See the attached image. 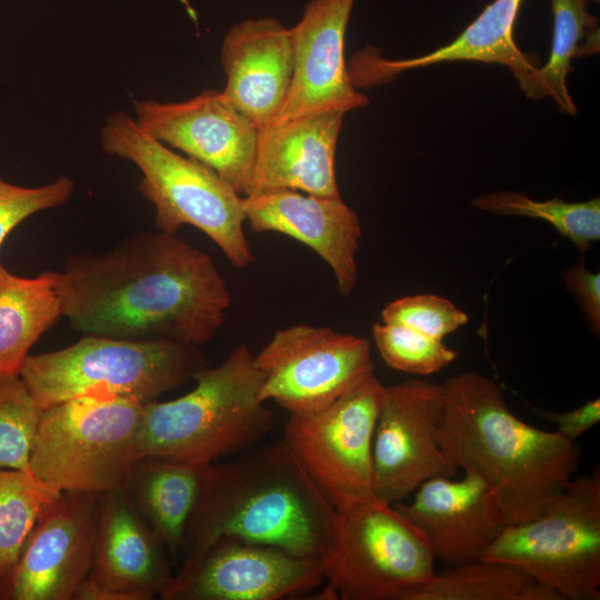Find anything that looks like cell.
<instances>
[{
  "mask_svg": "<svg viewBox=\"0 0 600 600\" xmlns=\"http://www.w3.org/2000/svg\"><path fill=\"white\" fill-rule=\"evenodd\" d=\"M56 284L62 317L74 330L114 339L202 347L231 304L213 259L160 230L69 256Z\"/></svg>",
  "mask_w": 600,
  "mask_h": 600,
  "instance_id": "cell-1",
  "label": "cell"
},
{
  "mask_svg": "<svg viewBox=\"0 0 600 600\" xmlns=\"http://www.w3.org/2000/svg\"><path fill=\"white\" fill-rule=\"evenodd\" d=\"M334 528V506L278 439L206 467L180 558L230 537L323 559Z\"/></svg>",
  "mask_w": 600,
  "mask_h": 600,
  "instance_id": "cell-2",
  "label": "cell"
},
{
  "mask_svg": "<svg viewBox=\"0 0 600 600\" xmlns=\"http://www.w3.org/2000/svg\"><path fill=\"white\" fill-rule=\"evenodd\" d=\"M441 386L438 438L450 463L493 488L507 524L543 513L574 477L576 442L521 420L498 383L479 372Z\"/></svg>",
  "mask_w": 600,
  "mask_h": 600,
  "instance_id": "cell-3",
  "label": "cell"
},
{
  "mask_svg": "<svg viewBox=\"0 0 600 600\" xmlns=\"http://www.w3.org/2000/svg\"><path fill=\"white\" fill-rule=\"evenodd\" d=\"M193 380L180 398L144 403L142 457L208 466L262 443L274 416L259 398L262 377L246 343Z\"/></svg>",
  "mask_w": 600,
  "mask_h": 600,
  "instance_id": "cell-4",
  "label": "cell"
},
{
  "mask_svg": "<svg viewBox=\"0 0 600 600\" xmlns=\"http://www.w3.org/2000/svg\"><path fill=\"white\" fill-rule=\"evenodd\" d=\"M101 144L106 153L141 172L138 190L153 206L158 230L177 234L182 226H192L232 267L246 269L254 262L243 230L242 196L217 172L154 139L123 111L106 120Z\"/></svg>",
  "mask_w": 600,
  "mask_h": 600,
  "instance_id": "cell-5",
  "label": "cell"
},
{
  "mask_svg": "<svg viewBox=\"0 0 600 600\" xmlns=\"http://www.w3.org/2000/svg\"><path fill=\"white\" fill-rule=\"evenodd\" d=\"M204 367L200 347L84 334L63 349L30 354L20 377L44 410L90 394L147 403L193 380Z\"/></svg>",
  "mask_w": 600,
  "mask_h": 600,
  "instance_id": "cell-6",
  "label": "cell"
},
{
  "mask_svg": "<svg viewBox=\"0 0 600 600\" xmlns=\"http://www.w3.org/2000/svg\"><path fill=\"white\" fill-rule=\"evenodd\" d=\"M144 403L81 396L43 410L30 472L58 491L100 496L121 489L142 457Z\"/></svg>",
  "mask_w": 600,
  "mask_h": 600,
  "instance_id": "cell-7",
  "label": "cell"
},
{
  "mask_svg": "<svg viewBox=\"0 0 600 600\" xmlns=\"http://www.w3.org/2000/svg\"><path fill=\"white\" fill-rule=\"evenodd\" d=\"M336 508L323 577L343 600H408L434 573L422 532L394 504L376 497Z\"/></svg>",
  "mask_w": 600,
  "mask_h": 600,
  "instance_id": "cell-8",
  "label": "cell"
},
{
  "mask_svg": "<svg viewBox=\"0 0 600 600\" xmlns=\"http://www.w3.org/2000/svg\"><path fill=\"white\" fill-rule=\"evenodd\" d=\"M482 560L510 564L562 600L600 599V471L573 477L540 516L507 524Z\"/></svg>",
  "mask_w": 600,
  "mask_h": 600,
  "instance_id": "cell-9",
  "label": "cell"
},
{
  "mask_svg": "<svg viewBox=\"0 0 600 600\" xmlns=\"http://www.w3.org/2000/svg\"><path fill=\"white\" fill-rule=\"evenodd\" d=\"M384 386L374 373L327 407L290 414L283 440L334 507L373 493L372 447Z\"/></svg>",
  "mask_w": 600,
  "mask_h": 600,
  "instance_id": "cell-10",
  "label": "cell"
},
{
  "mask_svg": "<svg viewBox=\"0 0 600 600\" xmlns=\"http://www.w3.org/2000/svg\"><path fill=\"white\" fill-rule=\"evenodd\" d=\"M254 364L260 400L290 414L320 410L374 373L367 339L304 323L277 330Z\"/></svg>",
  "mask_w": 600,
  "mask_h": 600,
  "instance_id": "cell-11",
  "label": "cell"
},
{
  "mask_svg": "<svg viewBox=\"0 0 600 600\" xmlns=\"http://www.w3.org/2000/svg\"><path fill=\"white\" fill-rule=\"evenodd\" d=\"M323 560L222 537L183 561L163 600H280L319 587Z\"/></svg>",
  "mask_w": 600,
  "mask_h": 600,
  "instance_id": "cell-12",
  "label": "cell"
},
{
  "mask_svg": "<svg viewBox=\"0 0 600 600\" xmlns=\"http://www.w3.org/2000/svg\"><path fill=\"white\" fill-rule=\"evenodd\" d=\"M441 400V383L413 378L384 386L372 447L379 500L402 502L424 481L456 476L438 438Z\"/></svg>",
  "mask_w": 600,
  "mask_h": 600,
  "instance_id": "cell-13",
  "label": "cell"
},
{
  "mask_svg": "<svg viewBox=\"0 0 600 600\" xmlns=\"http://www.w3.org/2000/svg\"><path fill=\"white\" fill-rule=\"evenodd\" d=\"M134 120L148 134L212 169L247 196L260 130L222 91L208 89L183 101H136Z\"/></svg>",
  "mask_w": 600,
  "mask_h": 600,
  "instance_id": "cell-14",
  "label": "cell"
},
{
  "mask_svg": "<svg viewBox=\"0 0 600 600\" xmlns=\"http://www.w3.org/2000/svg\"><path fill=\"white\" fill-rule=\"evenodd\" d=\"M96 494L62 491L33 527L0 599L71 600L88 577L96 536Z\"/></svg>",
  "mask_w": 600,
  "mask_h": 600,
  "instance_id": "cell-15",
  "label": "cell"
},
{
  "mask_svg": "<svg viewBox=\"0 0 600 600\" xmlns=\"http://www.w3.org/2000/svg\"><path fill=\"white\" fill-rule=\"evenodd\" d=\"M168 551L123 489L98 497L91 567L77 600H150L174 573Z\"/></svg>",
  "mask_w": 600,
  "mask_h": 600,
  "instance_id": "cell-16",
  "label": "cell"
},
{
  "mask_svg": "<svg viewBox=\"0 0 600 600\" xmlns=\"http://www.w3.org/2000/svg\"><path fill=\"white\" fill-rule=\"evenodd\" d=\"M356 0H309L290 28L293 74L283 106L270 126L322 112L348 113L369 103L353 86L344 59ZM269 126V127H270Z\"/></svg>",
  "mask_w": 600,
  "mask_h": 600,
  "instance_id": "cell-17",
  "label": "cell"
},
{
  "mask_svg": "<svg viewBox=\"0 0 600 600\" xmlns=\"http://www.w3.org/2000/svg\"><path fill=\"white\" fill-rule=\"evenodd\" d=\"M394 507L424 536L436 559L449 567L482 559L507 526L493 488L479 474L437 477Z\"/></svg>",
  "mask_w": 600,
  "mask_h": 600,
  "instance_id": "cell-18",
  "label": "cell"
},
{
  "mask_svg": "<svg viewBox=\"0 0 600 600\" xmlns=\"http://www.w3.org/2000/svg\"><path fill=\"white\" fill-rule=\"evenodd\" d=\"M242 207L253 232H278L302 242L330 267L337 291L343 297L352 293L362 229L340 196L274 189L242 197Z\"/></svg>",
  "mask_w": 600,
  "mask_h": 600,
  "instance_id": "cell-19",
  "label": "cell"
},
{
  "mask_svg": "<svg viewBox=\"0 0 600 600\" xmlns=\"http://www.w3.org/2000/svg\"><path fill=\"white\" fill-rule=\"evenodd\" d=\"M224 97L259 130L268 128L288 96L293 74L290 28L273 17L234 23L220 46Z\"/></svg>",
  "mask_w": 600,
  "mask_h": 600,
  "instance_id": "cell-20",
  "label": "cell"
},
{
  "mask_svg": "<svg viewBox=\"0 0 600 600\" xmlns=\"http://www.w3.org/2000/svg\"><path fill=\"white\" fill-rule=\"evenodd\" d=\"M344 114L322 112L260 130L247 196L274 189L340 196L336 152Z\"/></svg>",
  "mask_w": 600,
  "mask_h": 600,
  "instance_id": "cell-21",
  "label": "cell"
},
{
  "mask_svg": "<svg viewBox=\"0 0 600 600\" xmlns=\"http://www.w3.org/2000/svg\"><path fill=\"white\" fill-rule=\"evenodd\" d=\"M522 0H493L450 43L424 56L392 60L366 49L354 58L349 74L354 87L374 86L412 69L450 61H478L507 67L526 94L539 59L520 50L513 28Z\"/></svg>",
  "mask_w": 600,
  "mask_h": 600,
  "instance_id": "cell-22",
  "label": "cell"
},
{
  "mask_svg": "<svg viewBox=\"0 0 600 600\" xmlns=\"http://www.w3.org/2000/svg\"><path fill=\"white\" fill-rule=\"evenodd\" d=\"M206 467L144 456L132 466L121 488L172 559L180 558Z\"/></svg>",
  "mask_w": 600,
  "mask_h": 600,
  "instance_id": "cell-23",
  "label": "cell"
},
{
  "mask_svg": "<svg viewBox=\"0 0 600 600\" xmlns=\"http://www.w3.org/2000/svg\"><path fill=\"white\" fill-rule=\"evenodd\" d=\"M61 317L56 271L26 278L0 260V374H20L33 344Z\"/></svg>",
  "mask_w": 600,
  "mask_h": 600,
  "instance_id": "cell-24",
  "label": "cell"
},
{
  "mask_svg": "<svg viewBox=\"0 0 600 600\" xmlns=\"http://www.w3.org/2000/svg\"><path fill=\"white\" fill-rule=\"evenodd\" d=\"M599 0H550L553 14V34L548 61L531 73L524 96L539 100L551 98L560 112L577 113L569 93L567 78L574 58L599 51L598 19L589 10L590 2Z\"/></svg>",
  "mask_w": 600,
  "mask_h": 600,
  "instance_id": "cell-25",
  "label": "cell"
},
{
  "mask_svg": "<svg viewBox=\"0 0 600 600\" xmlns=\"http://www.w3.org/2000/svg\"><path fill=\"white\" fill-rule=\"evenodd\" d=\"M408 600H562L550 588L507 563L476 560L436 572Z\"/></svg>",
  "mask_w": 600,
  "mask_h": 600,
  "instance_id": "cell-26",
  "label": "cell"
},
{
  "mask_svg": "<svg viewBox=\"0 0 600 600\" xmlns=\"http://www.w3.org/2000/svg\"><path fill=\"white\" fill-rule=\"evenodd\" d=\"M60 493L31 472L0 468V581L12 572L37 521Z\"/></svg>",
  "mask_w": 600,
  "mask_h": 600,
  "instance_id": "cell-27",
  "label": "cell"
},
{
  "mask_svg": "<svg viewBox=\"0 0 600 600\" xmlns=\"http://www.w3.org/2000/svg\"><path fill=\"white\" fill-rule=\"evenodd\" d=\"M473 208L501 214L540 219L551 224L584 254L600 240V200L568 202L558 198L537 201L516 191H494L477 197Z\"/></svg>",
  "mask_w": 600,
  "mask_h": 600,
  "instance_id": "cell-28",
  "label": "cell"
},
{
  "mask_svg": "<svg viewBox=\"0 0 600 600\" xmlns=\"http://www.w3.org/2000/svg\"><path fill=\"white\" fill-rule=\"evenodd\" d=\"M42 412L20 374H0V468L30 472Z\"/></svg>",
  "mask_w": 600,
  "mask_h": 600,
  "instance_id": "cell-29",
  "label": "cell"
},
{
  "mask_svg": "<svg viewBox=\"0 0 600 600\" xmlns=\"http://www.w3.org/2000/svg\"><path fill=\"white\" fill-rule=\"evenodd\" d=\"M376 348L392 369L416 376H428L453 362L458 352L443 340L399 324L379 322L372 326Z\"/></svg>",
  "mask_w": 600,
  "mask_h": 600,
  "instance_id": "cell-30",
  "label": "cell"
},
{
  "mask_svg": "<svg viewBox=\"0 0 600 600\" xmlns=\"http://www.w3.org/2000/svg\"><path fill=\"white\" fill-rule=\"evenodd\" d=\"M382 322L403 326L441 339L469 320L468 314L443 297L424 293L390 301L381 311Z\"/></svg>",
  "mask_w": 600,
  "mask_h": 600,
  "instance_id": "cell-31",
  "label": "cell"
},
{
  "mask_svg": "<svg viewBox=\"0 0 600 600\" xmlns=\"http://www.w3.org/2000/svg\"><path fill=\"white\" fill-rule=\"evenodd\" d=\"M74 182L68 176L38 186L23 187L0 177V249L7 237L29 217L68 202Z\"/></svg>",
  "mask_w": 600,
  "mask_h": 600,
  "instance_id": "cell-32",
  "label": "cell"
},
{
  "mask_svg": "<svg viewBox=\"0 0 600 600\" xmlns=\"http://www.w3.org/2000/svg\"><path fill=\"white\" fill-rule=\"evenodd\" d=\"M563 282L571 292L592 331L600 334V274L587 269L583 259L563 271Z\"/></svg>",
  "mask_w": 600,
  "mask_h": 600,
  "instance_id": "cell-33",
  "label": "cell"
},
{
  "mask_svg": "<svg viewBox=\"0 0 600 600\" xmlns=\"http://www.w3.org/2000/svg\"><path fill=\"white\" fill-rule=\"evenodd\" d=\"M531 410L544 420L552 421L564 438L576 442L583 433L600 421L599 398L564 412H551L531 407Z\"/></svg>",
  "mask_w": 600,
  "mask_h": 600,
  "instance_id": "cell-34",
  "label": "cell"
}]
</instances>
